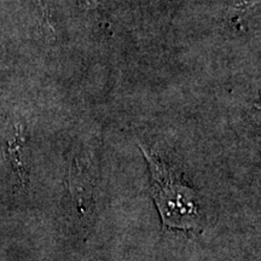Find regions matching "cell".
Masks as SVG:
<instances>
[{"instance_id":"1","label":"cell","mask_w":261,"mask_h":261,"mask_svg":"<svg viewBox=\"0 0 261 261\" xmlns=\"http://www.w3.org/2000/svg\"><path fill=\"white\" fill-rule=\"evenodd\" d=\"M151 173V192L163 227L167 230L197 231L202 212L196 192L171 166L159 159L145 145L139 144Z\"/></svg>"},{"instance_id":"2","label":"cell","mask_w":261,"mask_h":261,"mask_svg":"<svg viewBox=\"0 0 261 261\" xmlns=\"http://www.w3.org/2000/svg\"><path fill=\"white\" fill-rule=\"evenodd\" d=\"M25 137L23 135L22 127H16V133L14 138L9 143V154L11 160L12 167L15 168L16 173L18 174L19 180L23 185L28 181V168L25 163Z\"/></svg>"}]
</instances>
